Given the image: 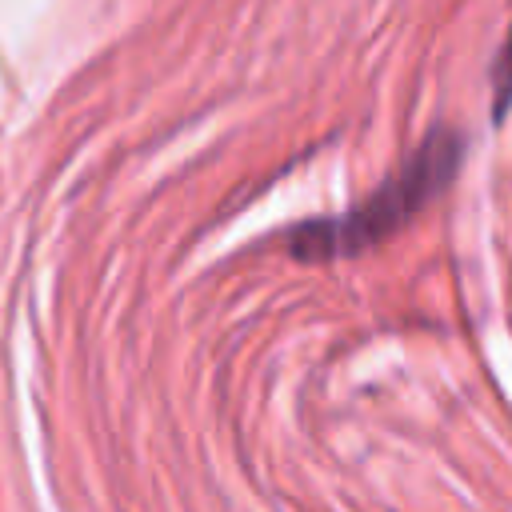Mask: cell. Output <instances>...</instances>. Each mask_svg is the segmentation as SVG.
Listing matches in <instances>:
<instances>
[{
	"label": "cell",
	"instance_id": "obj_1",
	"mask_svg": "<svg viewBox=\"0 0 512 512\" xmlns=\"http://www.w3.org/2000/svg\"><path fill=\"white\" fill-rule=\"evenodd\" d=\"M464 140L456 132H432L396 176H388L368 200L356 208L328 216V220H308L288 232V248L296 260H332V256H356L360 248L380 244L388 232H396L412 212H420L460 168Z\"/></svg>",
	"mask_w": 512,
	"mask_h": 512
},
{
	"label": "cell",
	"instance_id": "obj_2",
	"mask_svg": "<svg viewBox=\"0 0 512 512\" xmlns=\"http://www.w3.org/2000/svg\"><path fill=\"white\" fill-rule=\"evenodd\" d=\"M492 120H504V112L512 108V28H508V40L500 44L496 52V64H492Z\"/></svg>",
	"mask_w": 512,
	"mask_h": 512
}]
</instances>
